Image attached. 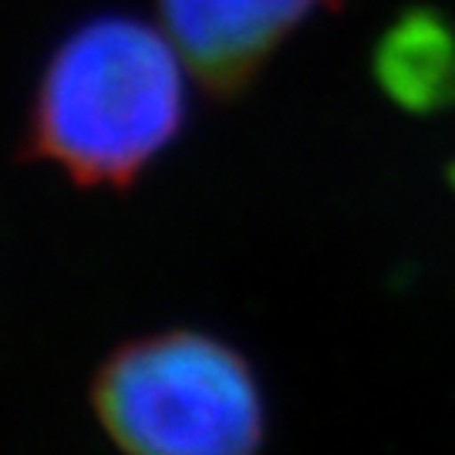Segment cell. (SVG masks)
Returning <instances> with one entry per match:
<instances>
[{
	"instance_id": "cell-1",
	"label": "cell",
	"mask_w": 455,
	"mask_h": 455,
	"mask_svg": "<svg viewBox=\"0 0 455 455\" xmlns=\"http://www.w3.org/2000/svg\"><path fill=\"white\" fill-rule=\"evenodd\" d=\"M186 71L163 28L125 14L84 20L41 71L28 156L82 189H129L180 135Z\"/></svg>"
},
{
	"instance_id": "cell-4",
	"label": "cell",
	"mask_w": 455,
	"mask_h": 455,
	"mask_svg": "<svg viewBox=\"0 0 455 455\" xmlns=\"http://www.w3.org/2000/svg\"><path fill=\"white\" fill-rule=\"evenodd\" d=\"M378 82L411 112L455 105V28L435 11H408L374 54Z\"/></svg>"
},
{
	"instance_id": "cell-3",
	"label": "cell",
	"mask_w": 455,
	"mask_h": 455,
	"mask_svg": "<svg viewBox=\"0 0 455 455\" xmlns=\"http://www.w3.org/2000/svg\"><path fill=\"white\" fill-rule=\"evenodd\" d=\"M321 4L327 0H156V11L199 88L236 98Z\"/></svg>"
},
{
	"instance_id": "cell-2",
	"label": "cell",
	"mask_w": 455,
	"mask_h": 455,
	"mask_svg": "<svg viewBox=\"0 0 455 455\" xmlns=\"http://www.w3.org/2000/svg\"><path fill=\"white\" fill-rule=\"evenodd\" d=\"M92 411L132 455H243L267 432L250 361L206 331H156L118 344L92 378Z\"/></svg>"
}]
</instances>
